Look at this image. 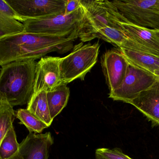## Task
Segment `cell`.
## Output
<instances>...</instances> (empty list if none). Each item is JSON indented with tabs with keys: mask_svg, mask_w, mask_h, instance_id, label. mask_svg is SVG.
<instances>
[{
	"mask_svg": "<svg viewBox=\"0 0 159 159\" xmlns=\"http://www.w3.org/2000/svg\"><path fill=\"white\" fill-rule=\"evenodd\" d=\"M79 39L75 35H48L23 32L0 39V66L16 61L36 60L48 53L63 54Z\"/></svg>",
	"mask_w": 159,
	"mask_h": 159,
	"instance_id": "cell-1",
	"label": "cell"
},
{
	"mask_svg": "<svg viewBox=\"0 0 159 159\" xmlns=\"http://www.w3.org/2000/svg\"><path fill=\"white\" fill-rule=\"evenodd\" d=\"M25 32L48 35H75L82 42L99 37L85 8L81 6L76 11L44 18L29 19L22 22Z\"/></svg>",
	"mask_w": 159,
	"mask_h": 159,
	"instance_id": "cell-2",
	"label": "cell"
},
{
	"mask_svg": "<svg viewBox=\"0 0 159 159\" xmlns=\"http://www.w3.org/2000/svg\"><path fill=\"white\" fill-rule=\"evenodd\" d=\"M37 62L16 61L2 66L0 72V102L14 107L28 104L34 92Z\"/></svg>",
	"mask_w": 159,
	"mask_h": 159,
	"instance_id": "cell-3",
	"label": "cell"
},
{
	"mask_svg": "<svg viewBox=\"0 0 159 159\" xmlns=\"http://www.w3.org/2000/svg\"><path fill=\"white\" fill-rule=\"evenodd\" d=\"M100 44L79 43L75 46L72 51L61 58L60 72L61 85H67L75 79L83 80L97 61Z\"/></svg>",
	"mask_w": 159,
	"mask_h": 159,
	"instance_id": "cell-4",
	"label": "cell"
},
{
	"mask_svg": "<svg viewBox=\"0 0 159 159\" xmlns=\"http://www.w3.org/2000/svg\"><path fill=\"white\" fill-rule=\"evenodd\" d=\"M111 2L128 22L159 31V0H114Z\"/></svg>",
	"mask_w": 159,
	"mask_h": 159,
	"instance_id": "cell-5",
	"label": "cell"
},
{
	"mask_svg": "<svg viewBox=\"0 0 159 159\" xmlns=\"http://www.w3.org/2000/svg\"><path fill=\"white\" fill-rule=\"evenodd\" d=\"M156 80L157 78L153 74L129 63L123 82L119 87L109 92V98L130 104L140 93L151 87Z\"/></svg>",
	"mask_w": 159,
	"mask_h": 159,
	"instance_id": "cell-6",
	"label": "cell"
},
{
	"mask_svg": "<svg viewBox=\"0 0 159 159\" xmlns=\"http://www.w3.org/2000/svg\"><path fill=\"white\" fill-rule=\"evenodd\" d=\"M20 22L44 18L65 12L67 0H6Z\"/></svg>",
	"mask_w": 159,
	"mask_h": 159,
	"instance_id": "cell-7",
	"label": "cell"
},
{
	"mask_svg": "<svg viewBox=\"0 0 159 159\" xmlns=\"http://www.w3.org/2000/svg\"><path fill=\"white\" fill-rule=\"evenodd\" d=\"M94 30L97 31L105 27L122 30L119 21L123 18L111 1L107 0H80Z\"/></svg>",
	"mask_w": 159,
	"mask_h": 159,
	"instance_id": "cell-8",
	"label": "cell"
},
{
	"mask_svg": "<svg viewBox=\"0 0 159 159\" xmlns=\"http://www.w3.org/2000/svg\"><path fill=\"white\" fill-rule=\"evenodd\" d=\"M101 65L110 92L119 87L128 72L129 63L120 49L105 52L101 58Z\"/></svg>",
	"mask_w": 159,
	"mask_h": 159,
	"instance_id": "cell-9",
	"label": "cell"
},
{
	"mask_svg": "<svg viewBox=\"0 0 159 159\" xmlns=\"http://www.w3.org/2000/svg\"><path fill=\"white\" fill-rule=\"evenodd\" d=\"M59 57L42 58L37 63L33 94L52 91L61 85Z\"/></svg>",
	"mask_w": 159,
	"mask_h": 159,
	"instance_id": "cell-10",
	"label": "cell"
},
{
	"mask_svg": "<svg viewBox=\"0 0 159 159\" xmlns=\"http://www.w3.org/2000/svg\"><path fill=\"white\" fill-rule=\"evenodd\" d=\"M53 144L51 133H30L20 144L18 152L9 159H48Z\"/></svg>",
	"mask_w": 159,
	"mask_h": 159,
	"instance_id": "cell-11",
	"label": "cell"
},
{
	"mask_svg": "<svg viewBox=\"0 0 159 159\" xmlns=\"http://www.w3.org/2000/svg\"><path fill=\"white\" fill-rule=\"evenodd\" d=\"M130 104L140 111L152 125L159 127V80L143 91Z\"/></svg>",
	"mask_w": 159,
	"mask_h": 159,
	"instance_id": "cell-12",
	"label": "cell"
},
{
	"mask_svg": "<svg viewBox=\"0 0 159 159\" xmlns=\"http://www.w3.org/2000/svg\"><path fill=\"white\" fill-rule=\"evenodd\" d=\"M97 33L99 37L119 49H123L157 56V53L153 50L129 38L123 30L107 27L98 30Z\"/></svg>",
	"mask_w": 159,
	"mask_h": 159,
	"instance_id": "cell-13",
	"label": "cell"
},
{
	"mask_svg": "<svg viewBox=\"0 0 159 159\" xmlns=\"http://www.w3.org/2000/svg\"><path fill=\"white\" fill-rule=\"evenodd\" d=\"M119 23L129 38L148 48L159 56V37L152 29L136 26L128 22L126 19L119 21Z\"/></svg>",
	"mask_w": 159,
	"mask_h": 159,
	"instance_id": "cell-14",
	"label": "cell"
},
{
	"mask_svg": "<svg viewBox=\"0 0 159 159\" xmlns=\"http://www.w3.org/2000/svg\"><path fill=\"white\" fill-rule=\"evenodd\" d=\"M25 31L23 23L6 0H0V39Z\"/></svg>",
	"mask_w": 159,
	"mask_h": 159,
	"instance_id": "cell-15",
	"label": "cell"
},
{
	"mask_svg": "<svg viewBox=\"0 0 159 159\" xmlns=\"http://www.w3.org/2000/svg\"><path fill=\"white\" fill-rule=\"evenodd\" d=\"M119 49L129 63L140 69L152 74L159 69V56L123 49Z\"/></svg>",
	"mask_w": 159,
	"mask_h": 159,
	"instance_id": "cell-16",
	"label": "cell"
},
{
	"mask_svg": "<svg viewBox=\"0 0 159 159\" xmlns=\"http://www.w3.org/2000/svg\"><path fill=\"white\" fill-rule=\"evenodd\" d=\"M47 98L50 116L54 119L66 107L70 95L67 85H61L52 91L47 92Z\"/></svg>",
	"mask_w": 159,
	"mask_h": 159,
	"instance_id": "cell-17",
	"label": "cell"
},
{
	"mask_svg": "<svg viewBox=\"0 0 159 159\" xmlns=\"http://www.w3.org/2000/svg\"><path fill=\"white\" fill-rule=\"evenodd\" d=\"M46 93L42 91L33 94L27 104V109L49 127L54 119L50 116Z\"/></svg>",
	"mask_w": 159,
	"mask_h": 159,
	"instance_id": "cell-18",
	"label": "cell"
},
{
	"mask_svg": "<svg viewBox=\"0 0 159 159\" xmlns=\"http://www.w3.org/2000/svg\"><path fill=\"white\" fill-rule=\"evenodd\" d=\"M16 118L19 119V124L24 125L30 133L40 134L48 128V126L27 109H19L16 111Z\"/></svg>",
	"mask_w": 159,
	"mask_h": 159,
	"instance_id": "cell-19",
	"label": "cell"
},
{
	"mask_svg": "<svg viewBox=\"0 0 159 159\" xmlns=\"http://www.w3.org/2000/svg\"><path fill=\"white\" fill-rule=\"evenodd\" d=\"M14 126L7 133L0 145V159H9L15 156L19 149Z\"/></svg>",
	"mask_w": 159,
	"mask_h": 159,
	"instance_id": "cell-20",
	"label": "cell"
},
{
	"mask_svg": "<svg viewBox=\"0 0 159 159\" xmlns=\"http://www.w3.org/2000/svg\"><path fill=\"white\" fill-rule=\"evenodd\" d=\"M16 111L6 101L0 102V145L16 119Z\"/></svg>",
	"mask_w": 159,
	"mask_h": 159,
	"instance_id": "cell-21",
	"label": "cell"
},
{
	"mask_svg": "<svg viewBox=\"0 0 159 159\" xmlns=\"http://www.w3.org/2000/svg\"><path fill=\"white\" fill-rule=\"evenodd\" d=\"M96 159H132L122 152L119 148L113 149L101 147L95 150Z\"/></svg>",
	"mask_w": 159,
	"mask_h": 159,
	"instance_id": "cell-22",
	"label": "cell"
},
{
	"mask_svg": "<svg viewBox=\"0 0 159 159\" xmlns=\"http://www.w3.org/2000/svg\"><path fill=\"white\" fill-rule=\"evenodd\" d=\"M81 6L80 0H67L64 14H71L76 11Z\"/></svg>",
	"mask_w": 159,
	"mask_h": 159,
	"instance_id": "cell-23",
	"label": "cell"
},
{
	"mask_svg": "<svg viewBox=\"0 0 159 159\" xmlns=\"http://www.w3.org/2000/svg\"><path fill=\"white\" fill-rule=\"evenodd\" d=\"M153 74L156 77L157 79H159V69L156 70L153 73Z\"/></svg>",
	"mask_w": 159,
	"mask_h": 159,
	"instance_id": "cell-24",
	"label": "cell"
},
{
	"mask_svg": "<svg viewBox=\"0 0 159 159\" xmlns=\"http://www.w3.org/2000/svg\"><path fill=\"white\" fill-rule=\"evenodd\" d=\"M153 30V31H154V32H155V33L156 34V35H157V36H158V37H159V31L155 30Z\"/></svg>",
	"mask_w": 159,
	"mask_h": 159,
	"instance_id": "cell-25",
	"label": "cell"
}]
</instances>
